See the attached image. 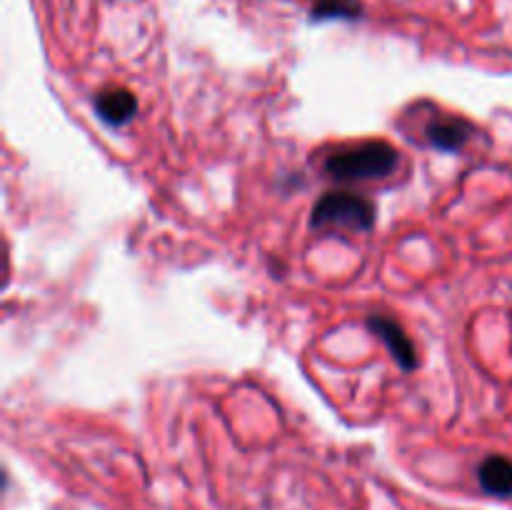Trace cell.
<instances>
[{
  "label": "cell",
  "mask_w": 512,
  "mask_h": 510,
  "mask_svg": "<svg viewBox=\"0 0 512 510\" xmlns=\"http://www.w3.org/2000/svg\"><path fill=\"white\" fill-rule=\"evenodd\" d=\"M400 163L398 150L385 140H370V143L343 148L325 160V173L343 183L353 180H380L395 173Z\"/></svg>",
  "instance_id": "cell-1"
},
{
  "label": "cell",
  "mask_w": 512,
  "mask_h": 510,
  "mask_svg": "<svg viewBox=\"0 0 512 510\" xmlns=\"http://www.w3.org/2000/svg\"><path fill=\"white\" fill-rule=\"evenodd\" d=\"M310 223L313 228H345L355 233H368L375 225V205L365 195L330 190L315 200Z\"/></svg>",
  "instance_id": "cell-2"
},
{
  "label": "cell",
  "mask_w": 512,
  "mask_h": 510,
  "mask_svg": "<svg viewBox=\"0 0 512 510\" xmlns=\"http://www.w3.org/2000/svg\"><path fill=\"white\" fill-rule=\"evenodd\" d=\"M368 328L388 345L390 355L395 358V363L403 370H415L418 368V350H415L413 340L408 338L400 323H395L393 318H385V315H370Z\"/></svg>",
  "instance_id": "cell-3"
},
{
  "label": "cell",
  "mask_w": 512,
  "mask_h": 510,
  "mask_svg": "<svg viewBox=\"0 0 512 510\" xmlns=\"http://www.w3.org/2000/svg\"><path fill=\"white\" fill-rule=\"evenodd\" d=\"M95 113H98V118L103 123L118 128V125L130 123L135 118V113H138V98L128 88L103 90L95 98Z\"/></svg>",
  "instance_id": "cell-4"
},
{
  "label": "cell",
  "mask_w": 512,
  "mask_h": 510,
  "mask_svg": "<svg viewBox=\"0 0 512 510\" xmlns=\"http://www.w3.org/2000/svg\"><path fill=\"white\" fill-rule=\"evenodd\" d=\"M473 135V125L460 118H435L425 128V140L445 153H455L463 148Z\"/></svg>",
  "instance_id": "cell-5"
},
{
  "label": "cell",
  "mask_w": 512,
  "mask_h": 510,
  "mask_svg": "<svg viewBox=\"0 0 512 510\" xmlns=\"http://www.w3.org/2000/svg\"><path fill=\"white\" fill-rule=\"evenodd\" d=\"M478 480L483 490L495 498L512 495V460L505 455H488L478 468Z\"/></svg>",
  "instance_id": "cell-6"
},
{
  "label": "cell",
  "mask_w": 512,
  "mask_h": 510,
  "mask_svg": "<svg viewBox=\"0 0 512 510\" xmlns=\"http://www.w3.org/2000/svg\"><path fill=\"white\" fill-rule=\"evenodd\" d=\"M363 15V5L358 0H315L310 8L313 23L325 20H358Z\"/></svg>",
  "instance_id": "cell-7"
}]
</instances>
